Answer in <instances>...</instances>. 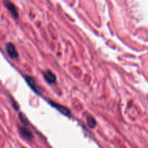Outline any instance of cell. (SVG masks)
<instances>
[{
	"mask_svg": "<svg viewBox=\"0 0 148 148\" xmlns=\"http://www.w3.org/2000/svg\"><path fill=\"white\" fill-rule=\"evenodd\" d=\"M6 50L11 59H16L18 58V53L17 51V49L12 43H8L6 45Z\"/></svg>",
	"mask_w": 148,
	"mask_h": 148,
	"instance_id": "1",
	"label": "cell"
},
{
	"mask_svg": "<svg viewBox=\"0 0 148 148\" xmlns=\"http://www.w3.org/2000/svg\"><path fill=\"white\" fill-rule=\"evenodd\" d=\"M25 79H26V82L28 84L29 86L30 87L32 90L34 91L36 93L39 94L40 93V90H39V86L37 85V82H36V79L33 77L30 76H26L25 77Z\"/></svg>",
	"mask_w": 148,
	"mask_h": 148,
	"instance_id": "2",
	"label": "cell"
},
{
	"mask_svg": "<svg viewBox=\"0 0 148 148\" xmlns=\"http://www.w3.org/2000/svg\"><path fill=\"white\" fill-rule=\"evenodd\" d=\"M49 103H50V105H52L54 108H57V110H58L59 112L62 113V114H64L65 116H69L71 115V111H70V110L68 109V108H67L66 107L63 106L62 105H59V104L57 103L53 102L52 101H49Z\"/></svg>",
	"mask_w": 148,
	"mask_h": 148,
	"instance_id": "3",
	"label": "cell"
},
{
	"mask_svg": "<svg viewBox=\"0 0 148 148\" xmlns=\"http://www.w3.org/2000/svg\"><path fill=\"white\" fill-rule=\"evenodd\" d=\"M44 79H46V81L49 84H55L56 82V76L51 71L46 70L44 73Z\"/></svg>",
	"mask_w": 148,
	"mask_h": 148,
	"instance_id": "4",
	"label": "cell"
},
{
	"mask_svg": "<svg viewBox=\"0 0 148 148\" xmlns=\"http://www.w3.org/2000/svg\"><path fill=\"white\" fill-rule=\"evenodd\" d=\"M4 4H5L7 10L12 14L13 17H15V18H17L18 17V13H17V9H16L15 4L13 3L10 2V1H4Z\"/></svg>",
	"mask_w": 148,
	"mask_h": 148,
	"instance_id": "5",
	"label": "cell"
},
{
	"mask_svg": "<svg viewBox=\"0 0 148 148\" xmlns=\"http://www.w3.org/2000/svg\"><path fill=\"white\" fill-rule=\"evenodd\" d=\"M20 132L21 135L23 136V137H25V138L29 139V140L33 138V135H32L31 132H30V130H29V129L27 128V127H20Z\"/></svg>",
	"mask_w": 148,
	"mask_h": 148,
	"instance_id": "6",
	"label": "cell"
},
{
	"mask_svg": "<svg viewBox=\"0 0 148 148\" xmlns=\"http://www.w3.org/2000/svg\"><path fill=\"white\" fill-rule=\"evenodd\" d=\"M87 124L91 128H94L96 125H97V122H96L95 119L93 118L92 116H88L87 117Z\"/></svg>",
	"mask_w": 148,
	"mask_h": 148,
	"instance_id": "7",
	"label": "cell"
},
{
	"mask_svg": "<svg viewBox=\"0 0 148 148\" xmlns=\"http://www.w3.org/2000/svg\"><path fill=\"white\" fill-rule=\"evenodd\" d=\"M19 118H20V119L21 120V121L23 123V124H28L27 119H26V117L25 116L24 114H21V113H20V114H19Z\"/></svg>",
	"mask_w": 148,
	"mask_h": 148,
	"instance_id": "8",
	"label": "cell"
},
{
	"mask_svg": "<svg viewBox=\"0 0 148 148\" xmlns=\"http://www.w3.org/2000/svg\"><path fill=\"white\" fill-rule=\"evenodd\" d=\"M147 99H148V95H147Z\"/></svg>",
	"mask_w": 148,
	"mask_h": 148,
	"instance_id": "9",
	"label": "cell"
}]
</instances>
